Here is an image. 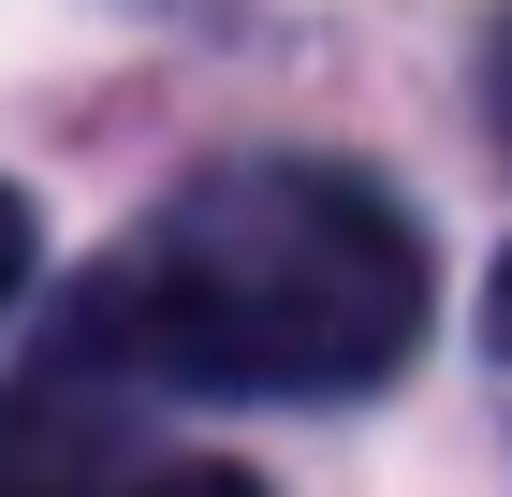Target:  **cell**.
I'll return each instance as SVG.
<instances>
[{
	"mask_svg": "<svg viewBox=\"0 0 512 497\" xmlns=\"http://www.w3.org/2000/svg\"><path fill=\"white\" fill-rule=\"evenodd\" d=\"M498 132H512V15H498Z\"/></svg>",
	"mask_w": 512,
	"mask_h": 497,
	"instance_id": "cell-5",
	"label": "cell"
},
{
	"mask_svg": "<svg viewBox=\"0 0 512 497\" xmlns=\"http://www.w3.org/2000/svg\"><path fill=\"white\" fill-rule=\"evenodd\" d=\"M147 497H264V483H249V468H161Z\"/></svg>",
	"mask_w": 512,
	"mask_h": 497,
	"instance_id": "cell-3",
	"label": "cell"
},
{
	"mask_svg": "<svg viewBox=\"0 0 512 497\" xmlns=\"http://www.w3.org/2000/svg\"><path fill=\"white\" fill-rule=\"evenodd\" d=\"M483 337H498V351H512V264H498V293H483Z\"/></svg>",
	"mask_w": 512,
	"mask_h": 497,
	"instance_id": "cell-4",
	"label": "cell"
},
{
	"mask_svg": "<svg viewBox=\"0 0 512 497\" xmlns=\"http://www.w3.org/2000/svg\"><path fill=\"white\" fill-rule=\"evenodd\" d=\"M30 264H44V220H30V191H0V307L30 293Z\"/></svg>",
	"mask_w": 512,
	"mask_h": 497,
	"instance_id": "cell-2",
	"label": "cell"
},
{
	"mask_svg": "<svg viewBox=\"0 0 512 497\" xmlns=\"http://www.w3.org/2000/svg\"><path fill=\"white\" fill-rule=\"evenodd\" d=\"M425 220L352 161H220L103 264V351L176 395H366L425 351Z\"/></svg>",
	"mask_w": 512,
	"mask_h": 497,
	"instance_id": "cell-1",
	"label": "cell"
}]
</instances>
